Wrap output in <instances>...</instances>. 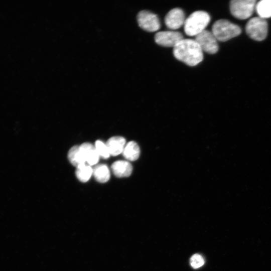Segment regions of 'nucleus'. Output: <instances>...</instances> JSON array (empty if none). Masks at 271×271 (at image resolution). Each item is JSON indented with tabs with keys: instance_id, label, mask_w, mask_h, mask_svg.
Here are the masks:
<instances>
[{
	"instance_id": "obj_1",
	"label": "nucleus",
	"mask_w": 271,
	"mask_h": 271,
	"mask_svg": "<svg viewBox=\"0 0 271 271\" xmlns=\"http://www.w3.org/2000/svg\"><path fill=\"white\" fill-rule=\"evenodd\" d=\"M174 57L190 66H194L203 59V51L193 39H184L173 48Z\"/></svg>"
},
{
	"instance_id": "obj_2",
	"label": "nucleus",
	"mask_w": 271,
	"mask_h": 271,
	"mask_svg": "<svg viewBox=\"0 0 271 271\" xmlns=\"http://www.w3.org/2000/svg\"><path fill=\"white\" fill-rule=\"evenodd\" d=\"M210 21L208 13L197 11L192 13L186 20L184 24L185 34L189 36H196L205 30Z\"/></svg>"
},
{
	"instance_id": "obj_3",
	"label": "nucleus",
	"mask_w": 271,
	"mask_h": 271,
	"mask_svg": "<svg viewBox=\"0 0 271 271\" xmlns=\"http://www.w3.org/2000/svg\"><path fill=\"white\" fill-rule=\"evenodd\" d=\"M241 30L237 25L228 20L216 21L212 27V33L217 41L225 42L240 34Z\"/></svg>"
},
{
	"instance_id": "obj_4",
	"label": "nucleus",
	"mask_w": 271,
	"mask_h": 271,
	"mask_svg": "<svg viewBox=\"0 0 271 271\" xmlns=\"http://www.w3.org/2000/svg\"><path fill=\"white\" fill-rule=\"evenodd\" d=\"M256 4L254 0H233L230 3V10L235 18L245 20L253 14Z\"/></svg>"
},
{
	"instance_id": "obj_5",
	"label": "nucleus",
	"mask_w": 271,
	"mask_h": 271,
	"mask_svg": "<svg viewBox=\"0 0 271 271\" xmlns=\"http://www.w3.org/2000/svg\"><path fill=\"white\" fill-rule=\"evenodd\" d=\"M245 31L248 36L255 41L263 40L267 34V23L265 19L254 17L247 23Z\"/></svg>"
},
{
	"instance_id": "obj_6",
	"label": "nucleus",
	"mask_w": 271,
	"mask_h": 271,
	"mask_svg": "<svg viewBox=\"0 0 271 271\" xmlns=\"http://www.w3.org/2000/svg\"><path fill=\"white\" fill-rule=\"evenodd\" d=\"M195 40L203 51L213 54L218 50L217 40L212 33L205 30L195 36Z\"/></svg>"
},
{
	"instance_id": "obj_7",
	"label": "nucleus",
	"mask_w": 271,
	"mask_h": 271,
	"mask_svg": "<svg viewBox=\"0 0 271 271\" xmlns=\"http://www.w3.org/2000/svg\"><path fill=\"white\" fill-rule=\"evenodd\" d=\"M137 21L139 26L148 32H156L160 28V23L157 16L148 11H140L137 15Z\"/></svg>"
},
{
	"instance_id": "obj_8",
	"label": "nucleus",
	"mask_w": 271,
	"mask_h": 271,
	"mask_svg": "<svg viewBox=\"0 0 271 271\" xmlns=\"http://www.w3.org/2000/svg\"><path fill=\"white\" fill-rule=\"evenodd\" d=\"M184 39L183 35L177 31H161L155 36V41L158 45L167 47H174Z\"/></svg>"
},
{
	"instance_id": "obj_9",
	"label": "nucleus",
	"mask_w": 271,
	"mask_h": 271,
	"mask_svg": "<svg viewBox=\"0 0 271 271\" xmlns=\"http://www.w3.org/2000/svg\"><path fill=\"white\" fill-rule=\"evenodd\" d=\"M185 20L183 11L180 8H174L170 10L166 15L165 18V23L168 28L176 30L184 24Z\"/></svg>"
},
{
	"instance_id": "obj_10",
	"label": "nucleus",
	"mask_w": 271,
	"mask_h": 271,
	"mask_svg": "<svg viewBox=\"0 0 271 271\" xmlns=\"http://www.w3.org/2000/svg\"><path fill=\"white\" fill-rule=\"evenodd\" d=\"M79 149L86 162L89 166L98 163L100 156L95 148L91 144L83 143L79 146Z\"/></svg>"
},
{
	"instance_id": "obj_11",
	"label": "nucleus",
	"mask_w": 271,
	"mask_h": 271,
	"mask_svg": "<svg viewBox=\"0 0 271 271\" xmlns=\"http://www.w3.org/2000/svg\"><path fill=\"white\" fill-rule=\"evenodd\" d=\"M110 155L115 156L122 153L125 146V140L120 136L112 137L106 144Z\"/></svg>"
},
{
	"instance_id": "obj_12",
	"label": "nucleus",
	"mask_w": 271,
	"mask_h": 271,
	"mask_svg": "<svg viewBox=\"0 0 271 271\" xmlns=\"http://www.w3.org/2000/svg\"><path fill=\"white\" fill-rule=\"evenodd\" d=\"M111 168L114 175L117 177H128L132 171L131 164L126 161H117L112 164Z\"/></svg>"
},
{
	"instance_id": "obj_13",
	"label": "nucleus",
	"mask_w": 271,
	"mask_h": 271,
	"mask_svg": "<svg viewBox=\"0 0 271 271\" xmlns=\"http://www.w3.org/2000/svg\"><path fill=\"white\" fill-rule=\"evenodd\" d=\"M122 154L124 157L128 161L137 160L140 154L139 146L134 141H130L125 145Z\"/></svg>"
},
{
	"instance_id": "obj_14",
	"label": "nucleus",
	"mask_w": 271,
	"mask_h": 271,
	"mask_svg": "<svg viewBox=\"0 0 271 271\" xmlns=\"http://www.w3.org/2000/svg\"><path fill=\"white\" fill-rule=\"evenodd\" d=\"M93 174L97 181L105 183L110 178V171L108 167L104 164L96 165L93 169Z\"/></svg>"
},
{
	"instance_id": "obj_15",
	"label": "nucleus",
	"mask_w": 271,
	"mask_h": 271,
	"mask_svg": "<svg viewBox=\"0 0 271 271\" xmlns=\"http://www.w3.org/2000/svg\"><path fill=\"white\" fill-rule=\"evenodd\" d=\"M68 158L70 162L76 168L85 164L86 161L84 159L79 149V146H75L69 151Z\"/></svg>"
},
{
	"instance_id": "obj_16",
	"label": "nucleus",
	"mask_w": 271,
	"mask_h": 271,
	"mask_svg": "<svg viewBox=\"0 0 271 271\" xmlns=\"http://www.w3.org/2000/svg\"><path fill=\"white\" fill-rule=\"evenodd\" d=\"M255 10L259 17L264 19L271 17V0H261L256 4Z\"/></svg>"
},
{
	"instance_id": "obj_17",
	"label": "nucleus",
	"mask_w": 271,
	"mask_h": 271,
	"mask_svg": "<svg viewBox=\"0 0 271 271\" xmlns=\"http://www.w3.org/2000/svg\"><path fill=\"white\" fill-rule=\"evenodd\" d=\"M75 174L80 181L86 182L89 180L93 174V169L89 165L83 164L77 168Z\"/></svg>"
},
{
	"instance_id": "obj_18",
	"label": "nucleus",
	"mask_w": 271,
	"mask_h": 271,
	"mask_svg": "<svg viewBox=\"0 0 271 271\" xmlns=\"http://www.w3.org/2000/svg\"><path fill=\"white\" fill-rule=\"evenodd\" d=\"M95 148L99 155L103 159H107L110 156L108 148L102 142L97 140L95 142Z\"/></svg>"
},
{
	"instance_id": "obj_19",
	"label": "nucleus",
	"mask_w": 271,
	"mask_h": 271,
	"mask_svg": "<svg viewBox=\"0 0 271 271\" xmlns=\"http://www.w3.org/2000/svg\"><path fill=\"white\" fill-rule=\"evenodd\" d=\"M190 262L193 268H198L204 264V260L201 255L196 253L191 257Z\"/></svg>"
}]
</instances>
